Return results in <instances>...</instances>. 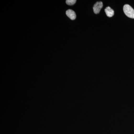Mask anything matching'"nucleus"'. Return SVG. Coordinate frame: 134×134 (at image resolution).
Wrapping results in <instances>:
<instances>
[{
  "label": "nucleus",
  "mask_w": 134,
  "mask_h": 134,
  "mask_svg": "<svg viewBox=\"0 0 134 134\" xmlns=\"http://www.w3.org/2000/svg\"><path fill=\"white\" fill-rule=\"evenodd\" d=\"M76 0H67L66 1V3L67 5H74L76 2Z\"/></svg>",
  "instance_id": "39448f33"
},
{
  "label": "nucleus",
  "mask_w": 134,
  "mask_h": 134,
  "mask_svg": "<svg viewBox=\"0 0 134 134\" xmlns=\"http://www.w3.org/2000/svg\"><path fill=\"white\" fill-rule=\"evenodd\" d=\"M66 15L71 20H74L76 18L75 12L71 9H69L66 11Z\"/></svg>",
  "instance_id": "7ed1b4c3"
},
{
  "label": "nucleus",
  "mask_w": 134,
  "mask_h": 134,
  "mask_svg": "<svg viewBox=\"0 0 134 134\" xmlns=\"http://www.w3.org/2000/svg\"><path fill=\"white\" fill-rule=\"evenodd\" d=\"M105 11L107 15L109 17H112L114 15V11L110 7H107L105 9Z\"/></svg>",
  "instance_id": "20e7f679"
},
{
  "label": "nucleus",
  "mask_w": 134,
  "mask_h": 134,
  "mask_svg": "<svg viewBox=\"0 0 134 134\" xmlns=\"http://www.w3.org/2000/svg\"><path fill=\"white\" fill-rule=\"evenodd\" d=\"M123 11L127 16L134 19V10L130 5L127 4L124 5Z\"/></svg>",
  "instance_id": "f257e3e1"
},
{
  "label": "nucleus",
  "mask_w": 134,
  "mask_h": 134,
  "mask_svg": "<svg viewBox=\"0 0 134 134\" xmlns=\"http://www.w3.org/2000/svg\"><path fill=\"white\" fill-rule=\"evenodd\" d=\"M103 6V3L102 2H96L93 7V10L94 13L96 14H99Z\"/></svg>",
  "instance_id": "f03ea898"
}]
</instances>
